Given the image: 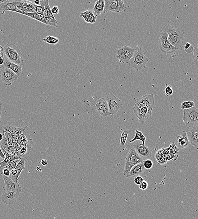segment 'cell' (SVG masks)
I'll use <instances>...</instances> for the list:
<instances>
[{"mask_svg": "<svg viewBox=\"0 0 198 219\" xmlns=\"http://www.w3.org/2000/svg\"><path fill=\"white\" fill-rule=\"evenodd\" d=\"M164 31L168 34V40L171 44L174 46L176 50H182L184 39V29L180 27L175 29L171 26L168 25L165 27Z\"/></svg>", "mask_w": 198, "mask_h": 219, "instance_id": "1", "label": "cell"}, {"mask_svg": "<svg viewBox=\"0 0 198 219\" xmlns=\"http://www.w3.org/2000/svg\"><path fill=\"white\" fill-rule=\"evenodd\" d=\"M3 53L5 57L11 62L23 66L24 60L22 53L15 43H9L7 44L3 47Z\"/></svg>", "mask_w": 198, "mask_h": 219, "instance_id": "2", "label": "cell"}, {"mask_svg": "<svg viewBox=\"0 0 198 219\" xmlns=\"http://www.w3.org/2000/svg\"><path fill=\"white\" fill-rule=\"evenodd\" d=\"M5 131H7L14 135L19 136L28 128V124L22 120L15 121L13 122L5 121L1 123Z\"/></svg>", "mask_w": 198, "mask_h": 219, "instance_id": "3", "label": "cell"}, {"mask_svg": "<svg viewBox=\"0 0 198 219\" xmlns=\"http://www.w3.org/2000/svg\"><path fill=\"white\" fill-rule=\"evenodd\" d=\"M148 62L149 59L145 55L144 51L140 48L134 53L128 64L138 71L142 69L146 68V65Z\"/></svg>", "mask_w": 198, "mask_h": 219, "instance_id": "4", "label": "cell"}, {"mask_svg": "<svg viewBox=\"0 0 198 219\" xmlns=\"http://www.w3.org/2000/svg\"><path fill=\"white\" fill-rule=\"evenodd\" d=\"M143 161L136 153L134 148L130 149L126 157L123 175L127 177L131 168L139 163H143Z\"/></svg>", "mask_w": 198, "mask_h": 219, "instance_id": "5", "label": "cell"}, {"mask_svg": "<svg viewBox=\"0 0 198 219\" xmlns=\"http://www.w3.org/2000/svg\"><path fill=\"white\" fill-rule=\"evenodd\" d=\"M183 112L182 120L187 128L198 126V109L194 106Z\"/></svg>", "mask_w": 198, "mask_h": 219, "instance_id": "6", "label": "cell"}, {"mask_svg": "<svg viewBox=\"0 0 198 219\" xmlns=\"http://www.w3.org/2000/svg\"><path fill=\"white\" fill-rule=\"evenodd\" d=\"M127 8L122 0H105V13L109 11L114 12L118 14L125 12Z\"/></svg>", "mask_w": 198, "mask_h": 219, "instance_id": "7", "label": "cell"}, {"mask_svg": "<svg viewBox=\"0 0 198 219\" xmlns=\"http://www.w3.org/2000/svg\"><path fill=\"white\" fill-rule=\"evenodd\" d=\"M137 50V49L131 48L129 46L119 47L116 52V57L121 63L128 64Z\"/></svg>", "mask_w": 198, "mask_h": 219, "instance_id": "8", "label": "cell"}, {"mask_svg": "<svg viewBox=\"0 0 198 219\" xmlns=\"http://www.w3.org/2000/svg\"><path fill=\"white\" fill-rule=\"evenodd\" d=\"M105 99L107 101L109 111L111 115H113L120 111L124 105L123 101L112 94H107Z\"/></svg>", "mask_w": 198, "mask_h": 219, "instance_id": "9", "label": "cell"}, {"mask_svg": "<svg viewBox=\"0 0 198 219\" xmlns=\"http://www.w3.org/2000/svg\"><path fill=\"white\" fill-rule=\"evenodd\" d=\"M168 35L163 31L159 38V47L162 52L165 54L173 53L176 51L175 47L171 44L168 40Z\"/></svg>", "mask_w": 198, "mask_h": 219, "instance_id": "10", "label": "cell"}, {"mask_svg": "<svg viewBox=\"0 0 198 219\" xmlns=\"http://www.w3.org/2000/svg\"><path fill=\"white\" fill-rule=\"evenodd\" d=\"M19 77V75L9 68H2L0 71V78L2 82L7 86L12 85L13 82L17 80Z\"/></svg>", "mask_w": 198, "mask_h": 219, "instance_id": "11", "label": "cell"}, {"mask_svg": "<svg viewBox=\"0 0 198 219\" xmlns=\"http://www.w3.org/2000/svg\"><path fill=\"white\" fill-rule=\"evenodd\" d=\"M136 153L143 161L150 159L152 156L151 149L145 145H142L139 143H136L132 145Z\"/></svg>", "mask_w": 198, "mask_h": 219, "instance_id": "12", "label": "cell"}, {"mask_svg": "<svg viewBox=\"0 0 198 219\" xmlns=\"http://www.w3.org/2000/svg\"><path fill=\"white\" fill-rule=\"evenodd\" d=\"M21 193L18 191H5L1 196L2 202L7 205H12L19 198Z\"/></svg>", "mask_w": 198, "mask_h": 219, "instance_id": "13", "label": "cell"}, {"mask_svg": "<svg viewBox=\"0 0 198 219\" xmlns=\"http://www.w3.org/2000/svg\"><path fill=\"white\" fill-rule=\"evenodd\" d=\"M186 131L191 145L198 150V126L187 128Z\"/></svg>", "mask_w": 198, "mask_h": 219, "instance_id": "14", "label": "cell"}, {"mask_svg": "<svg viewBox=\"0 0 198 219\" xmlns=\"http://www.w3.org/2000/svg\"><path fill=\"white\" fill-rule=\"evenodd\" d=\"M5 184V191H14L22 192V188L20 183H16L12 180L10 177L2 175Z\"/></svg>", "mask_w": 198, "mask_h": 219, "instance_id": "15", "label": "cell"}, {"mask_svg": "<svg viewBox=\"0 0 198 219\" xmlns=\"http://www.w3.org/2000/svg\"><path fill=\"white\" fill-rule=\"evenodd\" d=\"M95 107L96 109L101 116H108L111 115L109 111L107 101L105 98L99 99L96 104Z\"/></svg>", "mask_w": 198, "mask_h": 219, "instance_id": "16", "label": "cell"}, {"mask_svg": "<svg viewBox=\"0 0 198 219\" xmlns=\"http://www.w3.org/2000/svg\"><path fill=\"white\" fill-rule=\"evenodd\" d=\"M18 10L28 13H34L35 11V5L30 1H19L16 4Z\"/></svg>", "mask_w": 198, "mask_h": 219, "instance_id": "17", "label": "cell"}, {"mask_svg": "<svg viewBox=\"0 0 198 219\" xmlns=\"http://www.w3.org/2000/svg\"><path fill=\"white\" fill-rule=\"evenodd\" d=\"M18 2V0L17 1L7 0L4 3H0V12L2 15L5 13L6 11L16 12L18 10L16 7V4Z\"/></svg>", "mask_w": 198, "mask_h": 219, "instance_id": "18", "label": "cell"}, {"mask_svg": "<svg viewBox=\"0 0 198 219\" xmlns=\"http://www.w3.org/2000/svg\"><path fill=\"white\" fill-rule=\"evenodd\" d=\"M48 0L41 1V5L44 7L45 9L47 11V15L49 21V26L57 28L58 27V22L56 19L53 14L51 11L50 7L48 3Z\"/></svg>", "mask_w": 198, "mask_h": 219, "instance_id": "19", "label": "cell"}, {"mask_svg": "<svg viewBox=\"0 0 198 219\" xmlns=\"http://www.w3.org/2000/svg\"><path fill=\"white\" fill-rule=\"evenodd\" d=\"M20 152L22 155V158L25 162L31 161L35 156V150L33 148H27L25 146H21ZM21 158V159H22Z\"/></svg>", "mask_w": 198, "mask_h": 219, "instance_id": "20", "label": "cell"}, {"mask_svg": "<svg viewBox=\"0 0 198 219\" xmlns=\"http://www.w3.org/2000/svg\"><path fill=\"white\" fill-rule=\"evenodd\" d=\"M5 62L3 68H9L14 73H16L18 75H21L22 72V66H19L16 64L8 60L4 56Z\"/></svg>", "mask_w": 198, "mask_h": 219, "instance_id": "21", "label": "cell"}, {"mask_svg": "<svg viewBox=\"0 0 198 219\" xmlns=\"http://www.w3.org/2000/svg\"><path fill=\"white\" fill-rule=\"evenodd\" d=\"M145 107L149 109L151 112L154 106L155 100L154 93L146 94L140 98Z\"/></svg>", "mask_w": 198, "mask_h": 219, "instance_id": "22", "label": "cell"}, {"mask_svg": "<svg viewBox=\"0 0 198 219\" xmlns=\"http://www.w3.org/2000/svg\"><path fill=\"white\" fill-rule=\"evenodd\" d=\"M97 16L92 10L90 9L81 13L80 15V17L83 18L85 22L90 24H94L96 22Z\"/></svg>", "mask_w": 198, "mask_h": 219, "instance_id": "23", "label": "cell"}, {"mask_svg": "<svg viewBox=\"0 0 198 219\" xmlns=\"http://www.w3.org/2000/svg\"><path fill=\"white\" fill-rule=\"evenodd\" d=\"M152 115V112L147 107H144L140 110L136 117L138 118L140 124L143 125L149 117Z\"/></svg>", "mask_w": 198, "mask_h": 219, "instance_id": "24", "label": "cell"}, {"mask_svg": "<svg viewBox=\"0 0 198 219\" xmlns=\"http://www.w3.org/2000/svg\"><path fill=\"white\" fill-rule=\"evenodd\" d=\"M143 163H139L134 166L131 170L128 175L127 176V178H130L131 177H136L140 176L145 171V170Z\"/></svg>", "mask_w": 198, "mask_h": 219, "instance_id": "25", "label": "cell"}, {"mask_svg": "<svg viewBox=\"0 0 198 219\" xmlns=\"http://www.w3.org/2000/svg\"><path fill=\"white\" fill-rule=\"evenodd\" d=\"M16 13H18L22 14L25 16H28V17L34 19L38 21H39V22H42V23L44 24L47 25V24L46 21L44 19L43 16L42 14H39L36 13L35 12L34 13H28L25 12H23L21 11L18 10Z\"/></svg>", "mask_w": 198, "mask_h": 219, "instance_id": "26", "label": "cell"}, {"mask_svg": "<svg viewBox=\"0 0 198 219\" xmlns=\"http://www.w3.org/2000/svg\"><path fill=\"white\" fill-rule=\"evenodd\" d=\"M104 9H105V1L99 0L95 3L92 11L96 15L98 16L104 12Z\"/></svg>", "mask_w": 198, "mask_h": 219, "instance_id": "27", "label": "cell"}, {"mask_svg": "<svg viewBox=\"0 0 198 219\" xmlns=\"http://www.w3.org/2000/svg\"><path fill=\"white\" fill-rule=\"evenodd\" d=\"M181 135L183 137V139L181 143H178L177 148L179 149H182L190 147L191 145L187 137L186 131L183 130L181 132Z\"/></svg>", "mask_w": 198, "mask_h": 219, "instance_id": "28", "label": "cell"}, {"mask_svg": "<svg viewBox=\"0 0 198 219\" xmlns=\"http://www.w3.org/2000/svg\"><path fill=\"white\" fill-rule=\"evenodd\" d=\"M144 107H145L144 104H143V102L142 101L140 98L135 99V105L133 107L134 115L135 116L137 115L140 110Z\"/></svg>", "mask_w": 198, "mask_h": 219, "instance_id": "29", "label": "cell"}, {"mask_svg": "<svg viewBox=\"0 0 198 219\" xmlns=\"http://www.w3.org/2000/svg\"><path fill=\"white\" fill-rule=\"evenodd\" d=\"M135 131H136V135H135V137L130 141V143H132L133 142H135V141L140 140L142 142V143L141 144V145H145L146 140V137L145 136L143 135V133H142L141 131L136 130Z\"/></svg>", "mask_w": 198, "mask_h": 219, "instance_id": "30", "label": "cell"}, {"mask_svg": "<svg viewBox=\"0 0 198 219\" xmlns=\"http://www.w3.org/2000/svg\"><path fill=\"white\" fill-rule=\"evenodd\" d=\"M129 133H130V131L127 129H125L121 133L120 143V146L121 148L125 146Z\"/></svg>", "mask_w": 198, "mask_h": 219, "instance_id": "31", "label": "cell"}, {"mask_svg": "<svg viewBox=\"0 0 198 219\" xmlns=\"http://www.w3.org/2000/svg\"><path fill=\"white\" fill-rule=\"evenodd\" d=\"M43 41L44 42L50 44L54 45L57 44L59 42V39L58 38L49 36V35L46 36L45 38L44 39Z\"/></svg>", "mask_w": 198, "mask_h": 219, "instance_id": "32", "label": "cell"}, {"mask_svg": "<svg viewBox=\"0 0 198 219\" xmlns=\"http://www.w3.org/2000/svg\"><path fill=\"white\" fill-rule=\"evenodd\" d=\"M25 169V161L23 159H21V160L18 163L15 169L17 171V177L19 178L21 172Z\"/></svg>", "mask_w": 198, "mask_h": 219, "instance_id": "33", "label": "cell"}, {"mask_svg": "<svg viewBox=\"0 0 198 219\" xmlns=\"http://www.w3.org/2000/svg\"><path fill=\"white\" fill-rule=\"evenodd\" d=\"M195 106V103L192 101H184L181 104V107L182 110L188 109Z\"/></svg>", "mask_w": 198, "mask_h": 219, "instance_id": "34", "label": "cell"}, {"mask_svg": "<svg viewBox=\"0 0 198 219\" xmlns=\"http://www.w3.org/2000/svg\"><path fill=\"white\" fill-rule=\"evenodd\" d=\"M164 92L165 94V95L167 96L172 95L173 93L172 86L171 85L166 84Z\"/></svg>", "mask_w": 198, "mask_h": 219, "instance_id": "35", "label": "cell"}, {"mask_svg": "<svg viewBox=\"0 0 198 219\" xmlns=\"http://www.w3.org/2000/svg\"><path fill=\"white\" fill-rule=\"evenodd\" d=\"M143 164L145 168L147 170H150L153 167V162L150 159H147L143 161Z\"/></svg>", "mask_w": 198, "mask_h": 219, "instance_id": "36", "label": "cell"}, {"mask_svg": "<svg viewBox=\"0 0 198 219\" xmlns=\"http://www.w3.org/2000/svg\"><path fill=\"white\" fill-rule=\"evenodd\" d=\"M0 174L7 177H10L11 171L6 167H4L0 168Z\"/></svg>", "mask_w": 198, "mask_h": 219, "instance_id": "37", "label": "cell"}, {"mask_svg": "<svg viewBox=\"0 0 198 219\" xmlns=\"http://www.w3.org/2000/svg\"><path fill=\"white\" fill-rule=\"evenodd\" d=\"M11 161L9 157L5 156V158L2 162L0 163V168L4 167L10 164Z\"/></svg>", "mask_w": 198, "mask_h": 219, "instance_id": "38", "label": "cell"}, {"mask_svg": "<svg viewBox=\"0 0 198 219\" xmlns=\"http://www.w3.org/2000/svg\"><path fill=\"white\" fill-rule=\"evenodd\" d=\"M194 55H193V60L196 64L198 65V48L196 47L194 48Z\"/></svg>", "mask_w": 198, "mask_h": 219, "instance_id": "39", "label": "cell"}, {"mask_svg": "<svg viewBox=\"0 0 198 219\" xmlns=\"http://www.w3.org/2000/svg\"><path fill=\"white\" fill-rule=\"evenodd\" d=\"M144 181L143 177L140 176H137V177H135L134 179V183L139 185L143 183Z\"/></svg>", "mask_w": 198, "mask_h": 219, "instance_id": "40", "label": "cell"}, {"mask_svg": "<svg viewBox=\"0 0 198 219\" xmlns=\"http://www.w3.org/2000/svg\"><path fill=\"white\" fill-rule=\"evenodd\" d=\"M44 7L42 6H35V12L39 14H42Z\"/></svg>", "mask_w": 198, "mask_h": 219, "instance_id": "41", "label": "cell"}, {"mask_svg": "<svg viewBox=\"0 0 198 219\" xmlns=\"http://www.w3.org/2000/svg\"><path fill=\"white\" fill-rule=\"evenodd\" d=\"M148 185H148L147 182L146 181H144L143 183L139 185V188L140 190H144L147 189Z\"/></svg>", "mask_w": 198, "mask_h": 219, "instance_id": "42", "label": "cell"}, {"mask_svg": "<svg viewBox=\"0 0 198 219\" xmlns=\"http://www.w3.org/2000/svg\"><path fill=\"white\" fill-rule=\"evenodd\" d=\"M42 15L44 19L46 22H47V25H49L50 23L49 21V19H48V15H47V11L45 9H44V10L43 12L42 13Z\"/></svg>", "mask_w": 198, "mask_h": 219, "instance_id": "43", "label": "cell"}, {"mask_svg": "<svg viewBox=\"0 0 198 219\" xmlns=\"http://www.w3.org/2000/svg\"><path fill=\"white\" fill-rule=\"evenodd\" d=\"M5 62L4 53L0 55V68H3Z\"/></svg>", "mask_w": 198, "mask_h": 219, "instance_id": "44", "label": "cell"}, {"mask_svg": "<svg viewBox=\"0 0 198 219\" xmlns=\"http://www.w3.org/2000/svg\"><path fill=\"white\" fill-rule=\"evenodd\" d=\"M21 158H19V159H16L15 161H12V162H11L9 164H10L12 167L14 169H15L18 163L21 160Z\"/></svg>", "mask_w": 198, "mask_h": 219, "instance_id": "45", "label": "cell"}, {"mask_svg": "<svg viewBox=\"0 0 198 219\" xmlns=\"http://www.w3.org/2000/svg\"><path fill=\"white\" fill-rule=\"evenodd\" d=\"M193 48V47L191 45V44L190 43H186V45L185 46V51L186 52H187V51H188V50L189 49V48ZM194 51V49H191L189 51H190V53Z\"/></svg>", "mask_w": 198, "mask_h": 219, "instance_id": "46", "label": "cell"}, {"mask_svg": "<svg viewBox=\"0 0 198 219\" xmlns=\"http://www.w3.org/2000/svg\"><path fill=\"white\" fill-rule=\"evenodd\" d=\"M51 11H52V13L53 14H55V15H58L59 13V9L58 7L56 6H54L53 7V8L51 9Z\"/></svg>", "mask_w": 198, "mask_h": 219, "instance_id": "47", "label": "cell"}, {"mask_svg": "<svg viewBox=\"0 0 198 219\" xmlns=\"http://www.w3.org/2000/svg\"><path fill=\"white\" fill-rule=\"evenodd\" d=\"M31 3L35 6H41V1L39 0H34V1H30Z\"/></svg>", "mask_w": 198, "mask_h": 219, "instance_id": "48", "label": "cell"}, {"mask_svg": "<svg viewBox=\"0 0 198 219\" xmlns=\"http://www.w3.org/2000/svg\"><path fill=\"white\" fill-rule=\"evenodd\" d=\"M40 163H41L43 166H46L47 165V164H48V162H47V161L45 159H42V160L41 161V162H40Z\"/></svg>", "mask_w": 198, "mask_h": 219, "instance_id": "49", "label": "cell"}, {"mask_svg": "<svg viewBox=\"0 0 198 219\" xmlns=\"http://www.w3.org/2000/svg\"><path fill=\"white\" fill-rule=\"evenodd\" d=\"M183 139V137L181 135H178L177 137V139L178 143H180L182 142Z\"/></svg>", "mask_w": 198, "mask_h": 219, "instance_id": "50", "label": "cell"}, {"mask_svg": "<svg viewBox=\"0 0 198 219\" xmlns=\"http://www.w3.org/2000/svg\"><path fill=\"white\" fill-rule=\"evenodd\" d=\"M0 157L3 159H4L5 158V156L4 153H3V151H2V148H1V146H0Z\"/></svg>", "mask_w": 198, "mask_h": 219, "instance_id": "51", "label": "cell"}, {"mask_svg": "<svg viewBox=\"0 0 198 219\" xmlns=\"http://www.w3.org/2000/svg\"><path fill=\"white\" fill-rule=\"evenodd\" d=\"M2 105H3V103H2V101H1V100H0V125H1V116H2Z\"/></svg>", "mask_w": 198, "mask_h": 219, "instance_id": "52", "label": "cell"}, {"mask_svg": "<svg viewBox=\"0 0 198 219\" xmlns=\"http://www.w3.org/2000/svg\"><path fill=\"white\" fill-rule=\"evenodd\" d=\"M155 158H156V160L158 161L159 160L161 159V155L158 152L156 153V154H155Z\"/></svg>", "mask_w": 198, "mask_h": 219, "instance_id": "53", "label": "cell"}, {"mask_svg": "<svg viewBox=\"0 0 198 219\" xmlns=\"http://www.w3.org/2000/svg\"><path fill=\"white\" fill-rule=\"evenodd\" d=\"M6 168H7V169H8V170H9L10 171H12V170H13V169H14L11 166L10 164H9V165H8L7 166L5 167Z\"/></svg>", "mask_w": 198, "mask_h": 219, "instance_id": "54", "label": "cell"}, {"mask_svg": "<svg viewBox=\"0 0 198 219\" xmlns=\"http://www.w3.org/2000/svg\"><path fill=\"white\" fill-rule=\"evenodd\" d=\"M3 53V47L0 45V55Z\"/></svg>", "mask_w": 198, "mask_h": 219, "instance_id": "55", "label": "cell"}, {"mask_svg": "<svg viewBox=\"0 0 198 219\" xmlns=\"http://www.w3.org/2000/svg\"><path fill=\"white\" fill-rule=\"evenodd\" d=\"M7 0H0V3H3L7 2Z\"/></svg>", "mask_w": 198, "mask_h": 219, "instance_id": "56", "label": "cell"}, {"mask_svg": "<svg viewBox=\"0 0 198 219\" xmlns=\"http://www.w3.org/2000/svg\"><path fill=\"white\" fill-rule=\"evenodd\" d=\"M2 162V160L0 159V163H1V162Z\"/></svg>", "mask_w": 198, "mask_h": 219, "instance_id": "57", "label": "cell"}, {"mask_svg": "<svg viewBox=\"0 0 198 219\" xmlns=\"http://www.w3.org/2000/svg\"><path fill=\"white\" fill-rule=\"evenodd\" d=\"M196 47H197V48H198V44H197V45Z\"/></svg>", "mask_w": 198, "mask_h": 219, "instance_id": "58", "label": "cell"}, {"mask_svg": "<svg viewBox=\"0 0 198 219\" xmlns=\"http://www.w3.org/2000/svg\"><path fill=\"white\" fill-rule=\"evenodd\" d=\"M0 99H1V98H0Z\"/></svg>", "mask_w": 198, "mask_h": 219, "instance_id": "59", "label": "cell"}]
</instances>
